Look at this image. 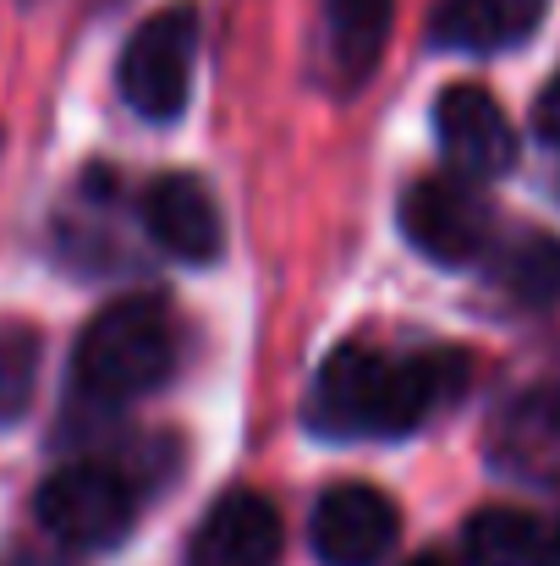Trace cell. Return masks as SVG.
Here are the masks:
<instances>
[{
	"instance_id": "obj_1",
	"label": "cell",
	"mask_w": 560,
	"mask_h": 566,
	"mask_svg": "<svg viewBox=\"0 0 560 566\" xmlns=\"http://www.w3.org/2000/svg\"><path fill=\"white\" fill-rule=\"evenodd\" d=\"M467 390L462 353H412L390 358L379 347L347 342L325 358L314 379L308 418L319 434H406L429 412L451 407Z\"/></svg>"
},
{
	"instance_id": "obj_2",
	"label": "cell",
	"mask_w": 560,
	"mask_h": 566,
	"mask_svg": "<svg viewBox=\"0 0 560 566\" xmlns=\"http://www.w3.org/2000/svg\"><path fill=\"white\" fill-rule=\"evenodd\" d=\"M177 369V325L160 297H116L105 303L72 353V379L88 401L121 407L133 396L160 390Z\"/></svg>"
},
{
	"instance_id": "obj_3",
	"label": "cell",
	"mask_w": 560,
	"mask_h": 566,
	"mask_svg": "<svg viewBox=\"0 0 560 566\" xmlns=\"http://www.w3.org/2000/svg\"><path fill=\"white\" fill-rule=\"evenodd\" d=\"M33 512H39V528L55 545H66V551H110L116 539H127V528L138 517V501H133V484L116 468L72 462V468H55L39 484Z\"/></svg>"
},
{
	"instance_id": "obj_4",
	"label": "cell",
	"mask_w": 560,
	"mask_h": 566,
	"mask_svg": "<svg viewBox=\"0 0 560 566\" xmlns=\"http://www.w3.org/2000/svg\"><path fill=\"white\" fill-rule=\"evenodd\" d=\"M192 55H198V6L182 0V6L155 11L121 50V66H116L121 99L144 122H171L187 105Z\"/></svg>"
},
{
	"instance_id": "obj_5",
	"label": "cell",
	"mask_w": 560,
	"mask_h": 566,
	"mask_svg": "<svg viewBox=\"0 0 560 566\" xmlns=\"http://www.w3.org/2000/svg\"><path fill=\"white\" fill-rule=\"evenodd\" d=\"M406 242L434 264H473L489 248V203L467 188V177H423L401 198Z\"/></svg>"
},
{
	"instance_id": "obj_6",
	"label": "cell",
	"mask_w": 560,
	"mask_h": 566,
	"mask_svg": "<svg viewBox=\"0 0 560 566\" xmlns=\"http://www.w3.org/2000/svg\"><path fill=\"white\" fill-rule=\"evenodd\" d=\"M434 133H440V149L456 166V177H467V182L506 177L517 160V133H511L500 99L478 83H451L434 99Z\"/></svg>"
},
{
	"instance_id": "obj_7",
	"label": "cell",
	"mask_w": 560,
	"mask_h": 566,
	"mask_svg": "<svg viewBox=\"0 0 560 566\" xmlns=\"http://www.w3.org/2000/svg\"><path fill=\"white\" fill-rule=\"evenodd\" d=\"M395 534H401V512L373 484L325 490L314 506V523H308L314 556L325 566H379L395 551Z\"/></svg>"
},
{
	"instance_id": "obj_8",
	"label": "cell",
	"mask_w": 560,
	"mask_h": 566,
	"mask_svg": "<svg viewBox=\"0 0 560 566\" xmlns=\"http://www.w3.org/2000/svg\"><path fill=\"white\" fill-rule=\"evenodd\" d=\"M281 545H286V528H281L275 501L258 490H231L203 512L187 545V566H275Z\"/></svg>"
},
{
	"instance_id": "obj_9",
	"label": "cell",
	"mask_w": 560,
	"mask_h": 566,
	"mask_svg": "<svg viewBox=\"0 0 560 566\" xmlns=\"http://www.w3.org/2000/svg\"><path fill=\"white\" fill-rule=\"evenodd\" d=\"M144 231L155 237V248H166L171 259H187V264H209L220 253V209L209 188L187 171H171V177H155L149 192H144Z\"/></svg>"
},
{
	"instance_id": "obj_10",
	"label": "cell",
	"mask_w": 560,
	"mask_h": 566,
	"mask_svg": "<svg viewBox=\"0 0 560 566\" xmlns=\"http://www.w3.org/2000/svg\"><path fill=\"white\" fill-rule=\"evenodd\" d=\"M395 0H325V55L341 88L369 83L384 39H390Z\"/></svg>"
},
{
	"instance_id": "obj_11",
	"label": "cell",
	"mask_w": 560,
	"mask_h": 566,
	"mask_svg": "<svg viewBox=\"0 0 560 566\" xmlns=\"http://www.w3.org/2000/svg\"><path fill=\"white\" fill-rule=\"evenodd\" d=\"M550 0H445L434 11V44L445 50H506L539 28Z\"/></svg>"
},
{
	"instance_id": "obj_12",
	"label": "cell",
	"mask_w": 560,
	"mask_h": 566,
	"mask_svg": "<svg viewBox=\"0 0 560 566\" xmlns=\"http://www.w3.org/2000/svg\"><path fill=\"white\" fill-rule=\"evenodd\" d=\"M467 566H556V539L517 506H484L462 534Z\"/></svg>"
},
{
	"instance_id": "obj_13",
	"label": "cell",
	"mask_w": 560,
	"mask_h": 566,
	"mask_svg": "<svg viewBox=\"0 0 560 566\" xmlns=\"http://www.w3.org/2000/svg\"><path fill=\"white\" fill-rule=\"evenodd\" d=\"M495 457L511 462L517 473L522 468H539L560 451V385L545 390H528L522 401H511L500 418H495Z\"/></svg>"
},
{
	"instance_id": "obj_14",
	"label": "cell",
	"mask_w": 560,
	"mask_h": 566,
	"mask_svg": "<svg viewBox=\"0 0 560 566\" xmlns=\"http://www.w3.org/2000/svg\"><path fill=\"white\" fill-rule=\"evenodd\" d=\"M495 281H500L517 303H528V308L560 303V237L517 231V237L495 253Z\"/></svg>"
},
{
	"instance_id": "obj_15",
	"label": "cell",
	"mask_w": 560,
	"mask_h": 566,
	"mask_svg": "<svg viewBox=\"0 0 560 566\" xmlns=\"http://www.w3.org/2000/svg\"><path fill=\"white\" fill-rule=\"evenodd\" d=\"M44 364V336L28 319H0V423H17L33 407Z\"/></svg>"
},
{
	"instance_id": "obj_16",
	"label": "cell",
	"mask_w": 560,
	"mask_h": 566,
	"mask_svg": "<svg viewBox=\"0 0 560 566\" xmlns=\"http://www.w3.org/2000/svg\"><path fill=\"white\" fill-rule=\"evenodd\" d=\"M533 133H539L545 144H560V72L545 83V94H539V105H533Z\"/></svg>"
},
{
	"instance_id": "obj_17",
	"label": "cell",
	"mask_w": 560,
	"mask_h": 566,
	"mask_svg": "<svg viewBox=\"0 0 560 566\" xmlns=\"http://www.w3.org/2000/svg\"><path fill=\"white\" fill-rule=\"evenodd\" d=\"M406 566H451L445 556H418V562H406Z\"/></svg>"
},
{
	"instance_id": "obj_18",
	"label": "cell",
	"mask_w": 560,
	"mask_h": 566,
	"mask_svg": "<svg viewBox=\"0 0 560 566\" xmlns=\"http://www.w3.org/2000/svg\"><path fill=\"white\" fill-rule=\"evenodd\" d=\"M556 566H560V534H556Z\"/></svg>"
}]
</instances>
